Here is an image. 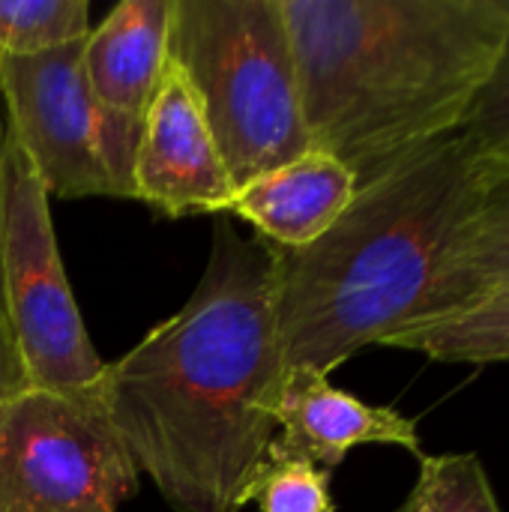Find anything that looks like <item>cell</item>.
I'll list each match as a JSON object with an SVG mask.
<instances>
[{
	"instance_id": "cell-1",
	"label": "cell",
	"mask_w": 509,
	"mask_h": 512,
	"mask_svg": "<svg viewBox=\"0 0 509 512\" xmlns=\"http://www.w3.org/2000/svg\"><path fill=\"white\" fill-rule=\"evenodd\" d=\"M285 375L273 246L213 216L192 297L105 363L96 396L171 510L240 512L267 468Z\"/></svg>"
},
{
	"instance_id": "cell-2",
	"label": "cell",
	"mask_w": 509,
	"mask_h": 512,
	"mask_svg": "<svg viewBox=\"0 0 509 512\" xmlns=\"http://www.w3.org/2000/svg\"><path fill=\"white\" fill-rule=\"evenodd\" d=\"M309 141L357 183L456 135L489 84L509 0H282Z\"/></svg>"
},
{
	"instance_id": "cell-3",
	"label": "cell",
	"mask_w": 509,
	"mask_h": 512,
	"mask_svg": "<svg viewBox=\"0 0 509 512\" xmlns=\"http://www.w3.org/2000/svg\"><path fill=\"white\" fill-rule=\"evenodd\" d=\"M474 147L456 132L363 183L306 249H276V324L288 369L330 378L420 318L474 192Z\"/></svg>"
},
{
	"instance_id": "cell-4",
	"label": "cell",
	"mask_w": 509,
	"mask_h": 512,
	"mask_svg": "<svg viewBox=\"0 0 509 512\" xmlns=\"http://www.w3.org/2000/svg\"><path fill=\"white\" fill-rule=\"evenodd\" d=\"M168 60L192 84L234 189L312 147L282 0H171Z\"/></svg>"
},
{
	"instance_id": "cell-5",
	"label": "cell",
	"mask_w": 509,
	"mask_h": 512,
	"mask_svg": "<svg viewBox=\"0 0 509 512\" xmlns=\"http://www.w3.org/2000/svg\"><path fill=\"white\" fill-rule=\"evenodd\" d=\"M0 309L30 387L51 393L96 387L105 360L90 342L63 270L51 198L9 132L0 162Z\"/></svg>"
},
{
	"instance_id": "cell-6",
	"label": "cell",
	"mask_w": 509,
	"mask_h": 512,
	"mask_svg": "<svg viewBox=\"0 0 509 512\" xmlns=\"http://www.w3.org/2000/svg\"><path fill=\"white\" fill-rule=\"evenodd\" d=\"M138 477L96 387H27L0 405V512H117Z\"/></svg>"
},
{
	"instance_id": "cell-7",
	"label": "cell",
	"mask_w": 509,
	"mask_h": 512,
	"mask_svg": "<svg viewBox=\"0 0 509 512\" xmlns=\"http://www.w3.org/2000/svg\"><path fill=\"white\" fill-rule=\"evenodd\" d=\"M81 51L84 42L33 57H0L3 120L48 198H117Z\"/></svg>"
},
{
	"instance_id": "cell-8",
	"label": "cell",
	"mask_w": 509,
	"mask_h": 512,
	"mask_svg": "<svg viewBox=\"0 0 509 512\" xmlns=\"http://www.w3.org/2000/svg\"><path fill=\"white\" fill-rule=\"evenodd\" d=\"M171 0H123L84 39V75L99 108L117 198H132L135 150L168 69Z\"/></svg>"
},
{
	"instance_id": "cell-9",
	"label": "cell",
	"mask_w": 509,
	"mask_h": 512,
	"mask_svg": "<svg viewBox=\"0 0 509 512\" xmlns=\"http://www.w3.org/2000/svg\"><path fill=\"white\" fill-rule=\"evenodd\" d=\"M132 192L168 219L225 216L237 192L198 96L171 60L135 150Z\"/></svg>"
},
{
	"instance_id": "cell-10",
	"label": "cell",
	"mask_w": 509,
	"mask_h": 512,
	"mask_svg": "<svg viewBox=\"0 0 509 512\" xmlns=\"http://www.w3.org/2000/svg\"><path fill=\"white\" fill-rule=\"evenodd\" d=\"M363 444H390L411 450L417 459L423 456L417 420L402 417L387 405L363 402L333 387L330 378L315 369H288L267 465L306 462L330 471Z\"/></svg>"
},
{
	"instance_id": "cell-11",
	"label": "cell",
	"mask_w": 509,
	"mask_h": 512,
	"mask_svg": "<svg viewBox=\"0 0 509 512\" xmlns=\"http://www.w3.org/2000/svg\"><path fill=\"white\" fill-rule=\"evenodd\" d=\"M357 189L360 183L342 159L309 147L240 186L225 216L252 225L276 249H306L339 222Z\"/></svg>"
},
{
	"instance_id": "cell-12",
	"label": "cell",
	"mask_w": 509,
	"mask_h": 512,
	"mask_svg": "<svg viewBox=\"0 0 509 512\" xmlns=\"http://www.w3.org/2000/svg\"><path fill=\"white\" fill-rule=\"evenodd\" d=\"M509 288V153H477L468 213L420 312L438 318Z\"/></svg>"
},
{
	"instance_id": "cell-13",
	"label": "cell",
	"mask_w": 509,
	"mask_h": 512,
	"mask_svg": "<svg viewBox=\"0 0 509 512\" xmlns=\"http://www.w3.org/2000/svg\"><path fill=\"white\" fill-rule=\"evenodd\" d=\"M381 345L414 351L435 363H509V288L459 312L411 321L390 333Z\"/></svg>"
},
{
	"instance_id": "cell-14",
	"label": "cell",
	"mask_w": 509,
	"mask_h": 512,
	"mask_svg": "<svg viewBox=\"0 0 509 512\" xmlns=\"http://www.w3.org/2000/svg\"><path fill=\"white\" fill-rule=\"evenodd\" d=\"M87 0H0V57L48 54L90 33Z\"/></svg>"
},
{
	"instance_id": "cell-15",
	"label": "cell",
	"mask_w": 509,
	"mask_h": 512,
	"mask_svg": "<svg viewBox=\"0 0 509 512\" xmlns=\"http://www.w3.org/2000/svg\"><path fill=\"white\" fill-rule=\"evenodd\" d=\"M399 512H501V507L480 456L423 453L417 483Z\"/></svg>"
},
{
	"instance_id": "cell-16",
	"label": "cell",
	"mask_w": 509,
	"mask_h": 512,
	"mask_svg": "<svg viewBox=\"0 0 509 512\" xmlns=\"http://www.w3.org/2000/svg\"><path fill=\"white\" fill-rule=\"evenodd\" d=\"M261 512H336L330 471L306 462H270L252 489Z\"/></svg>"
},
{
	"instance_id": "cell-17",
	"label": "cell",
	"mask_w": 509,
	"mask_h": 512,
	"mask_svg": "<svg viewBox=\"0 0 509 512\" xmlns=\"http://www.w3.org/2000/svg\"><path fill=\"white\" fill-rule=\"evenodd\" d=\"M459 135L474 147V153H509V30L498 66Z\"/></svg>"
},
{
	"instance_id": "cell-18",
	"label": "cell",
	"mask_w": 509,
	"mask_h": 512,
	"mask_svg": "<svg viewBox=\"0 0 509 512\" xmlns=\"http://www.w3.org/2000/svg\"><path fill=\"white\" fill-rule=\"evenodd\" d=\"M27 387H30V381H27V372H24L21 351L15 345V336L9 330L6 315L0 309V405H6L9 399H15Z\"/></svg>"
},
{
	"instance_id": "cell-19",
	"label": "cell",
	"mask_w": 509,
	"mask_h": 512,
	"mask_svg": "<svg viewBox=\"0 0 509 512\" xmlns=\"http://www.w3.org/2000/svg\"><path fill=\"white\" fill-rule=\"evenodd\" d=\"M3 135H6V120H3V105H0V162H3Z\"/></svg>"
}]
</instances>
